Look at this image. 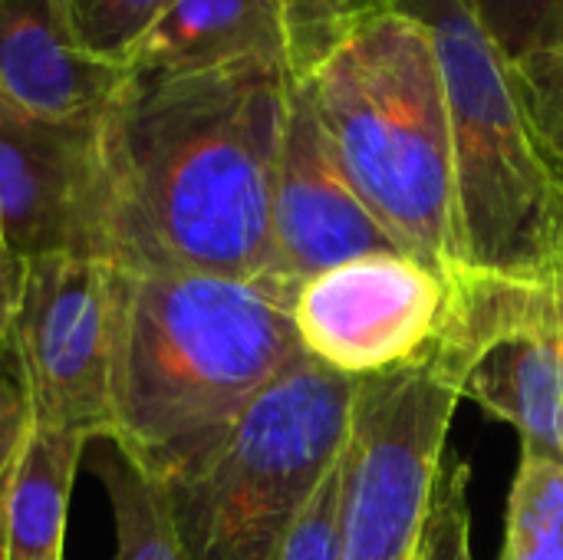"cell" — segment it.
Returning a JSON list of instances; mask_svg holds the SVG:
<instances>
[{"mask_svg": "<svg viewBox=\"0 0 563 560\" xmlns=\"http://www.w3.org/2000/svg\"><path fill=\"white\" fill-rule=\"evenodd\" d=\"M294 73L129 69L96 116L92 257L129 271L267 277Z\"/></svg>", "mask_w": 563, "mask_h": 560, "instance_id": "6da1fadb", "label": "cell"}, {"mask_svg": "<svg viewBox=\"0 0 563 560\" xmlns=\"http://www.w3.org/2000/svg\"><path fill=\"white\" fill-rule=\"evenodd\" d=\"M109 310V442L158 482L205 459L303 353L294 297L267 277L112 267Z\"/></svg>", "mask_w": 563, "mask_h": 560, "instance_id": "7a4b0ae2", "label": "cell"}, {"mask_svg": "<svg viewBox=\"0 0 563 560\" xmlns=\"http://www.w3.org/2000/svg\"><path fill=\"white\" fill-rule=\"evenodd\" d=\"M303 89L393 244L442 277L462 271L449 96L426 23L406 10L369 20Z\"/></svg>", "mask_w": 563, "mask_h": 560, "instance_id": "3957f363", "label": "cell"}, {"mask_svg": "<svg viewBox=\"0 0 563 560\" xmlns=\"http://www.w3.org/2000/svg\"><path fill=\"white\" fill-rule=\"evenodd\" d=\"M439 50L465 267L554 271L563 254V185L511 83L508 56L472 0H399Z\"/></svg>", "mask_w": 563, "mask_h": 560, "instance_id": "277c9868", "label": "cell"}, {"mask_svg": "<svg viewBox=\"0 0 563 560\" xmlns=\"http://www.w3.org/2000/svg\"><path fill=\"white\" fill-rule=\"evenodd\" d=\"M356 380L300 353L191 469L165 482L185 560H277L340 459Z\"/></svg>", "mask_w": 563, "mask_h": 560, "instance_id": "5b68a950", "label": "cell"}, {"mask_svg": "<svg viewBox=\"0 0 563 560\" xmlns=\"http://www.w3.org/2000/svg\"><path fill=\"white\" fill-rule=\"evenodd\" d=\"M429 356L462 399L515 426L525 452L563 462V267L445 277Z\"/></svg>", "mask_w": 563, "mask_h": 560, "instance_id": "8992f818", "label": "cell"}, {"mask_svg": "<svg viewBox=\"0 0 563 560\" xmlns=\"http://www.w3.org/2000/svg\"><path fill=\"white\" fill-rule=\"evenodd\" d=\"M459 403L429 353L356 380L340 452V560H416Z\"/></svg>", "mask_w": 563, "mask_h": 560, "instance_id": "52a82bcc", "label": "cell"}, {"mask_svg": "<svg viewBox=\"0 0 563 560\" xmlns=\"http://www.w3.org/2000/svg\"><path fill=\"white\" fill-rule=\"evenodd\" d=\"M109 274L99 257H26L10 330L30 422L109 439Z\"/></svg>", "mask_w": 563, "mask_h": 560, "instance_id": "ba28073f", "label": "cell"}, {"mask_svg": "<svg viewBox=\"0 0 563 560\" xmlns=\"http://www.w3.org/2000/svg\"><path fill=\"white\" fill-rule=\"evenodd\" d=\"M449 284L406 254H369L310 277L294 300L303 353L363 380L426 356Z\"/></svg>", "mask_w": 563, "mask_h": 560, "instance_id": "9c48e42d", "label": "cell"}, {"mask_svg": "<svg viewBox=\"0 0 563 560\" xmlns=\"http://www.w3.org/2000/svg\"><path fill=\"white\" fill-rule=\"evenodd\" d=\"M369 254L402 251L346 178L303 83H294L274 178L267 281L297 300L310 277Z\"/></svg>", "mask_w": 563, "mask_h": 560, "instance_id": "30bf717a", "label": "cell"}, {"mask_svg": "<svg viewBox=\"0 0 563 560\" xmlns=\"http://www.w3.org/2000/svg\"><path fill=\"white\" fill-rule=\"evenodd\" d=\"M96 116L40 119L0 99V231L13 254L92 257Z\"/></svg>", "mask_w": 563, "mask_h": 560, "instance_id": "8fae6325", "label": "cell"}, {"mask_svg": "<svg viewBox=\"0 0 563 560\" xmlns=\"http://www.w3.org/2000/svg\"><path fill=\"white\" fill-rule=\"evenodd\" d=\"M125 73L76 50L53 0H0V99L13 109L86 119L112 99Z\"/></svg>", "mask_w": 563, "mask_h": 560, "instance_id": "7c38bea8", "label": "cell"}, {"mask_svg": "<svg viewBox=\"0 0 563 560\" xmlns=\"http://www.w3.org/2000/svg\"><path fill=\"white\" fill-rule=\"evenodd\" d=\"M234 63L290 69V43L277 0H172L132 53L129 69L181 76Z\"/></svg>", "mask_w": 563, "mask_h": 560, "instance_id": "4fadbf2b", "label": "cell"}, {"mask_svg": "<svg viewBox=\"0 0 563 560\" xmlns=\"http://www.w3.org/2000/svg\"><path fill=\"white\" fill-rule=\"evenodd\" d=\"M86 442L76 429L26 426L0 505V560H63L66 512Z\"/></svg>", "mask_w": 563, "mask_h": 560, "instance_id": "5bb4252c", "label": "cell"}, {"mask_svg": "<svg viewBox=\"0 0 563 560\" xmlns=\"http://www.w3.org/2000/svg\"><path fill=\"white\" fill-rule=\"evenodd\" d=\"M99 469L115 518V560H185L165 482L139 472L115 449Z\"/></svg>", "mask_w": 563, "mask_h": 560, "instance_id": "9a60e30c", "label": "cell"}, {"mask_svg": "<svg viewBox=\"0 0 563 560\" xmlns=\"http://www.w3.org/2000/svg\"><path fill=\"white\" fill-rule=\"evenodd\" d=\"M505 554L515 560H563V462L525 452L508 498Z\"/></svg>", "mask_w": 563, "mask_h": 560, "instance_id": "2e32d148", "label": "cell"}, {"mask_svg": "<svg viewBox=\"0 0 563 560\" xmlns=\"http://www.w3.org/2000/svg\"><path fill=\"white\" fill-rule=\"evenodd\" d=\"M168 7L172 0H53V10L76 50L125 69L145 33Z\"/></svg>", "mask_w": 563, "mask_h": 560, "instance_id": "e0dca14e", "label": "cell"}, {"mask_svg": "<svg viewBox=\"0 0 563 560\" xmlns=\"http://www.w3.org/2000/svg\"><path fill=\"white\" fill-rule=\"evenodd\" d=\"M290 43L294 79H310L353 33L399 7V0H277Z\"/></svg>", "mask_w": 563, "mask_h": 560, "instance_id": "ac0fdd59", "label": "cell"}, {"mask_svg": "<svg viewBox=\"0 0 563 560\" xmlns=\"http://www.w3.org/2000/svg\"><path fill=\"white\" fill-rule=\"evenodd\" d=\"M508 69L541 152L563 185V46L508 59Z\"/></svg>", "mask_w": 563, "mask_h": 560, "instance_id": "d6986e66", "label": "cell"}, {"mask_svg": "<svg viewBox=\"0 0 563 560\" xmlns=\"http://www.w3.org/2000/svg\"><path fill=\"white\" fill-rule=\"evenodd\" d=\"M472 7L508 59L563 46V0H472Z\"/></svg>", "mask_w": 563, "mask_h": 560, "instance_id": "ffe728a7", "label": "cell"}, {"mask_svg": "<svg viewBox=\"0 0 563 560\" xmlns=\"http://www.w3.org/2000/svg\"><path fill=\"white\" fill-rule=\"evenodd\" d=\"M472 469L465 462H449L439 472L429 518L422 528V560H475L472 551V505H468Z\"/></svg>", "mask_w": 563, "mask_h": 560, "instance_id": "44dd1931", "label": "cell"}, {"mask_svg": "<svg viewBox=\"0 0 563 560\" xmlns=\"http://www.w3.org/2000/svg\"><path fill=\"white\" fill-rule=\"evenodd\" d=\"M340 485L343 462L336 459L290 528L277 560H340Z\"/></svg>", "mask_w": 563, "mask_h": 560, "instance_id": "7402d4cb", "label": "cell"}, {"mask_svg": "<svg viewBox=\"0 0 563 560\" xmlns=\"http://www.w3.org/2000/svg\"><path fill=\"white\" fill-rule=\"evenodd\" d=\"M26 426H30V409H26L23 386L0 366V505H3L7 479L16 462Z\"/></svg>", "mask_w": 563, "mask_h": 560, "instance_id": "603a6c76", "label": "cell"}, {"mask_svg": "<svg viewBox=\"0 0 563 560\" xmlns=\"http://www.w3.org/2000/svg\"><path fill=\"white\" fill-rule=\"evenodd\" d=\"M23 281H26V257H20L13 251H3L0 254V350H3V340L13 330L20 297H23Z\"/></svg>", "mask_w": 563, "mask_h": 560, "instance_id": "cb8c5ba5", "label": "cell"}, {"mask_svg": "<svg viewBox=\"0 0 563 560\" xmlns=\"http://www.w3.org/2000/svg\"><path fill=\"white\" fill-rule=\"evenodd\" d=\"M3 251H10V248H7V241H3V231H0V254H3Z\"/></svg>", "mask_w": 563, "mask_h": 560, "instance_id": "d4e9b609", "label": "cell"}, {"mask_svg": "<svg viewBox=\"0 0 563 560\" xmlns=\"http://www.w3.org/2000/svg\"><path fill=\"white\" fill-rule=\"evenodd\" d=\"M501 560H515V558H508V554H501Z\"/></svg>", "mask_w": 563, "mask_h": 560, "instance_id": "484cf974", "label": "cell"}, {"mask_svg": "<svg viewBox=\"0 0 563 560\" xmlns=\"http://www.w3.org/2000/svg\"><path fill=\"white\" fill-rule=\"evenodd\" d=\"M558 267H563V254H561V261H558Z\"/></svg>", "mask_w": 563, "mask_h": 560, "instance_id": "4316f807", "label": "cell"}, {"mask_svg": "<svg viewBox=\"0 0 563 560\" xmlns=\"http://www.w3.org/2000/svg\"><path fill=\"white\" fill-rule=\"evenodd\" d=\"M416 560H422V558H419V554H416Z\"/></svg>", "mask_w": 563, "mask_h": 560, "instance_id": "83f0119b", "label": "cell"}]
</instances>
